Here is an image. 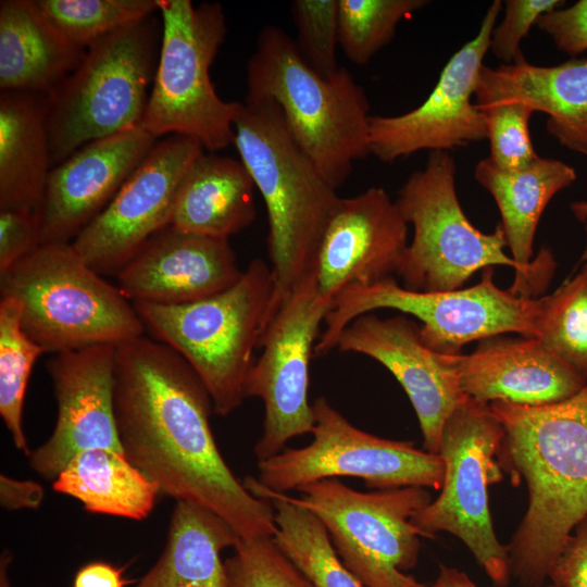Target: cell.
<instances>
[{
    "instance_id": "1",
    "label": "cell",
    "mask_w": 587,
    "mask_h": 587,
    "mask_svg": "<svg viewBox=\"0 0 587 587\" xmlns=\"http://www.w3.org/2000/svg\"><path fill=\"white\" fill-rule=\"evenodd\" d=\"M211 397L170 346L140 336L115 346L114 413L125 457L160 494L200 504L240 539L274 537V510L232 472L216 445Z\"/></svg>"
},
{
    "instance_id": "2",
    "label": "cell",
    "mask_w": 587,
    "mask_h": 587,
    "mask_svg": "<svg viewBox=\"0 0 587 587\" xmlns=\"http://www.w3.org/2000/svg\"><path fill=\"white\" fill-rule=\"evenodd\" d=\"M503 428L501 469L528 491V507L508 546L511 575L542 587L575 527L587 517V384L551 404L492 401Z\"/></svg>"
},
{
    "instance_id": "3",
    "label": "cell",
    "mask_w": 587,
    "mask_h": 587,
    "mask_svg": "<svg viewBox=\"0 0 587 587\" xmlns=\"http://www.w3.org/2000/svg\"><path fill=\"white\" fill-rule=\"evenodd\" d=\"M234 132L233 145L267 212L274 288L265 329L314 271L324 230L340 197L298 145L274 101L240 102Z\"/></svg>"
},
{
    "instance_id": "4",
    "label": "cell",
    "mask_w": 587,
    "mask_h": 587,
    "mask_svg": "<svg viewBox=\"0 0 587 587\" xmlns=\"http://www.w3.org/2000/svg\"><path fill=\"white\" fill-rule=\"evenodd\" d=\"M274 101L294 138L324 178L338 189L353 163L370 154V104L346 67L317 75L280 27L266 25L247 65L246 100Z\"/></svg>"
},
{
    "instance_id": "5",
    "label": "cell",
    "mask_w": 587,
    "mask_h": 587,
    "mask_svg": "<svg viewBox=\"0 0 587 587\" xmlns=\"http://www.w3.org/2000/svg\"><path fill=\"white\" fill-rule=\"evenodd\" d=\"M28 337L47 353L118 345L145 333L134 303L89 267L71 242L41 243L0 274Z\"/></svg>"
},
{
    "instance_id": "6",
    "label": "cell",
    "mask_w": 587,
    "mask_h": 587,
    "mask_svg": "<svg viewBox=\"0 0 587 587\" xmlns=\"http://www.w3.org/2000/svg\"><path fill=\"white\" fill-rule=\"evenodd\" d=\"M271 266L253 259L241 277L212 297L179 305L135 302L153 339L178 352L205 386L213 411L226 416L245 387L273 295Z\"/></svg>"
},
{
    "instance_id": "7",
    "label": "cell",
    "mask_w": 587,
    "mask_h": 587,
    "mask_svg": "<svg viewBox=\"0 0 587 587\" xmlns=\"http://www.w3.org/2000/svg\"><path fill=\"white\" fill-rule=\"evenodd\" d=\"M161 39L162 22L153 14L86 48L76 68L49 97L52 167L90 141L141 124Z\"/></svg>"
},
{
    "instance_id": "8",
    "label": "cell",
    "mask_w": 587,
    "mask_h": 587,
    "mask_svg": "<svg viewBox=\"0 0 587 587\" xmlns=\"http://www.w3.org/2000/svg\"><path fill=\"white\" fill-rule=\"evenodd\" d=\"M162 22L159 60L141 126L153 137L179 135L208 152L234 143L240 102L216 92L210 68L227 33L218 2L158 0Z\"/></svg>"
},
{
    "instance_id": "9",
    "label": "cell",
    "mask_w": 587,
    "mask_h": 587,
    "mask_svg": "<svg viewBox=\"0 0 587 587\" xmlns=\"http://www.w3.org/2000/svg\"><path fill=\"white\" fill-rule=\"evenodd\" d=\"M540 298H525L499 288L494 270H483L478 284L457 290L423 292L399 285L394 277L372 284H352L333 300L314 355L337 347L342 330L357 317L392 309L420 320L423 341L444 354H460L473 340L515 333L536 338Z\"/></svg>"
},
{
    "instance_id": "10",
    "label": "cell",
    "mask_w": 587,
    "mask_h": 587,
    "mask_svg": "<svg viewBox=\"0 0 587 587\" xmlns=\"http://www.w3.org/2000/svg\"><path fill=\"white\" fill-rule=\"evenodd\" d=\"M455 162L449 152H432L424 168L413 172L395 200L413 226L398 276L409 290L435 292L461 289L478 270L495 265L521 267L509 257L498 224L486 234L466 217L455 190Z\"/></svg>"
},
{
    "instance_id": "11",
    "label": "cell",
    "mask_w": 587,
    "mask_h": 587,
    "mask_svg": "<svg viewBox=\"0 0 587 587\" xmlns=\"http://www.w3.org/2000/svg\"><path fill=\"white\" fill-rule=\"evenodd\" d=\"M503 434L489 403L467 397L442 430L441 491L412 517L425 538L447 532L461 539L498 587L507 586L511 567L508 547L492 526L488 487L503 478L498 461Z\"/></svg>"
},
{
    "instance_id": "12",
    "label": "cell",
    "mask_w": 587,
    "mask_h": 587,
    "mask_svg": "<svg viewBox=\"0 0 587 587\" xmlns=\"http://www.w3.org/2000/svg\"><path fill=\"white\" fill-rule=\"evenodd\" d=\"M296 500L325 526L345 566L364 587H423L404 572L419 559L422 532L412 517L432 499L423 487L362 492L338 478L298 489Z\"/></svg>"
},
{
    "instance_id": "13",
    "label": "cell",
    "mask_w": 587,
    "mask_h": 587,
    "mask_svg": "<svg viewBox=\"0 0 587 587\" xmlns=\"http://www.w3.org/2000/svg\"><path fill=\"white\" fill-rule=\"evenodd\" d=\"M313 440L302 448H285L258 462L255 482L285 494L328 478L355 477L369 488L429 487L439 490L445 467L439 454L420 450L411 441L391 440L351 424L329 401L312 404Z\"/></svg>"
},
{
    "instance_id": "14",
    "label": "cell",
    "mask_w": 587,
    "mask_h": 587,
    "mask_svg": "<svg viewBox=\"0 0 587 587\" xmlns=\"http://www.w3.org/2000/svg\"><path fill=\"white\" fill-rule=\"evenodd\" d=\"M333 305L317 288L314 271L279 308L261 335L245 387L246 398L264 405L263 430L253 447L258 460L285 449L291 438L312 433L314 415L308 400L310 361L322 322Z\"/></svg>"
},
{
    "instance_id": "15",
    "label": "cell",
    "mask_w": 587,
    "mask_h": 587,
    "mask_svg": "<svg viewBox=\"0 0 587 587\" xmlns=\"http://www.w3.org/2000/svg\"><path fill=\"white\" fill-rule=\"evenodd\" d=\"M203 151L185 136L157 141L109 204L71 242L85 263L101 276L116 275L151 237L170 226L182 179Z\"/></svg>"
},
{
    "instance_id": "16",
    "label": "cell",
    "mask_w": 587,
    "mask_h": 587,
    "mask_svg": "<svg viewBox=\"0 0 587 587\" xmlns=\"http://www.w3.org/2000/svg\"><path fill=\"white\" fill-rule=\"evenodd\" d=\"M502 3L490 4L477 35L449 59L421 105L395 116L371 115L370 154L391 163L421 150L448 152L487 138L484 116L472 100Z\"/></svg>"
},
{
    "instance_id": "17",
    "label": "cell",
    "mask_w": 587,
    "mask_h": 587,
    "mask_svg": "<svg viewBox=\"0 0 587 587\" xmlns=\"http://www.w3.org/2000/svg\"><path fill=\"white\" fill-rule=\"evenodd\" d=\"M114 345H95L48 361L57 421L50 437L27 455L29 467L42 478L53 482L84 450L123 452L114 413Z\"/></svg>"
},
{
    "instance_id": "18",
    "label": "cell",
    "mask_w": 587,
    "mask_h": 587,
    "mask_svg": "<svg viewBox=\"0 0 587 587\" xmlns=\"http://www.w3.org/2000/svg\"><path fill=\"white\" fill-rule=\"evenodd\" d=\"M336 348L367 355L396 377L415 411L425 450L438 454L446 422L467 398L460 387L454 354L428 347L420 326L408 317L380 319L372 313L352 321Z\"/></svg>"
},
{
    "instance_id": "19",
    "label": "cell",
    "mask_w": 587,
    "mask_h": 587,
    "mask_svg": "<svg viewBox=\"0 0 587 587\" xmlns=\"http://www.w3.org/2000/svg\"><path fill=\"white\" fill-rule=\"evenodd\" d=\"M408 245V223L383 187L340 197L316 255L314 273L320 294L333 301L352 284L394 277Z\"/></svg>"
},
{
    "instance_id": "20",
    "label": "cell",
    "mask_w": 587,
    "mask_h": 587,
    "mask_svg": "<svg viewBox=\"0 0 587 587\" xmlns=\"http://www.w3.org/2000/svg\"><path fill=\"white\" fill-rule=\"evenodd\" d=\"M141 125L86 143L51 168L41 243L72 242L109 204L157 143Z\"/></svg>"
},
{
    "instance_id": "21",
    "label": "cell",
    "mask_w": 587,
    "mask_h": 587,
    "mask_svg": "<svg viewBox=\"0 0 587 587\" xmlns=\"http://www.w3.org/2000/svg\"><path fill=\"white\" fill-rule=\"evenodd\" d=\"M228 239L167 226L115 275L133 303L179 305L217 295L242 275Z\"/></svg>"
},
{
    "instance_id": "22",
    "label": "cell",
    "mask_w": 587,
    "mask_h": 587,
    "mask_svg": "<svg viewBox=\"0 0 587 587\" xmlns=\"http://www.w3.org/2000/svg\"><path fill=\"white\" fill-rule=\"evenodd\" d=\"M453 363L462 392L484 403L551 404L574 396L587 384L537 338H486L473 352L454 354Z\"/></svg>"
},
{
    "instance_id": "23",
    "label": "cell",
    "mask_w": 587,
    "mask_h": 587,
    "mask_svg": "<svg viewBox=\"0 0 587 587\" xmlns=\"http://www.w3.org/2000/svg\"><path fill=\"white\" fill-rule=\"evenodd\" d=\"M474 175L495 199L508 248L521 267L520 278L509 290L519 297L534 298L548 286L557 265L548 248L532 261L536 228L550 200L576 180V172L549 158L538 157L513 170L502 168L486 158L476 164Z\"/></svg>"
},
{
    "instance_id": "24",
    "label": "cell",
    "mask_w": 587,
    "mask_h": 587,
    "mask_svg": "<svg viewBox=\"0 0 587 587\" xmlns=\"http://www.w3.org/2000/svg\"><path fill=\"white\" fill-rule=\"evenodd\" d=\"M475 98L476 104L520 101L544 112L549 135L587 155V58L551 66L527 61L497 68L484 65Z\"/></svg>"
},
{
    "instance_id": "25",
    "label": "cell",
    "mask_w": 587,
    "mask_h": 587,
    "mask_svg": "<svg viewBox=\"0 0 587 587\" xmlns=\"http://www.w3.org/2000/svg\"><path fill=\"white\" fill-rule=\"evenodd\" d=\"M49 97L0 92V210L39 216L52 168Z\"/></svg>"
},
{
    "instance_id": "26",
    "label": "cell",
    "mask_w": 587,
    "mask_h": 587,
    "mask_svg": "<svg viewBox=\"0 0 587 587\" xmlns=\"http://www.w3.org/2000/svg\"><path fill=\"white\" fill-rule=\"evenodd\" d=\"M86 49L65 40L33 0L0 2V90L52 96Z\"/></svg>"
},
{
    "instance_id": "27",
    "label": "cell",
    "mask_w": 587,
    "mask_h": 587,
    "mask_svg": "<svg viewBox=\"0 0 587 587\" xmlns=\"http://www.w3.org/2000/svg\"><path fill=\"white\" fill-rule=\"evenodd\" d=\"M254 188L240 160L203 151L182 179L170 226L229 239L255 218Z\"/></svg>"
},
{
    "instance_id": "28",
    "label": "cell",
    "mask_w": 587,
    "mask_h": 587,
    "mask_svg": "<svg viewBox=\"0 0 587 587\" xmlns=\"http://www.w3.org/2000/svg\"><path fill=\"white\" fill-rule=\"evenodd\" d=\"M238 540L232 526L211 510L176 501L161 555L129 587H226L221 553Z\"/></svg>"
},
{
    "instance_id": "29",
    "label": "cell",
    "mask_w": 587,
    "mask_h": 587,
    "mask_svg": "<svg viewBox=\"0 0 587 587\" xmlns=\"http://www.w3.org/2000/svg\"><path fill=\"white\" fill-rule=\"evenodd\" d=\"M52 489L78 500L89 513L135 521L150 515L160 494L123 452L102 448L76 453L54 478Z\"/></svg>"
},
{
    "instance_id": "30",
    "label": "cell",
    "mask_w": 587,
    "mask_h": 587,
    "mask_svg": "<svg viewBox=\"0 0 587 587\" xmlns=\"http://www.w3.org/2000/svg\"><path fill=\"white\" fill-rule=\"evenodd\" d=\"M246 488L268 500L274 510V540L283 553L314 587H364L345 566L323 523L296 498L267 490L254 477Z\"/></svg>"
},
{
    "instance_id": "31",
    "label": "cell",
    "mask_w": 587,
    "mask_h": 587,
    "mask_svg": "<svg viewBox=\"0 0 587 587\" xmlns=\"http://www.w3.org/2000/svg\"><path fill=\"white\" fill-rule=\"evenodd\" d=\"M46 353L24 332L21 305L12 297L0 299V415L14 447L30 452L23 427L26 388L36 360Z\"/></svg>"
},
{
    "instance_id": "32",
    "label": "cell",
    "mask_w": 587,
    "mask_h": 587,
    "mask_svg": "<svg viewBox=\"0 0 587 587\" xmlns=\"http://www.w3.org/2000/svg\"><path fill=\"white\" fill-rule=\"evenodd\" d=\"M554 292L540 298L536 338L587 379V262Z\"/></svg>"
},
{
    "instance_id": "33",
    "label": "cell",
    "mask_w": 587,
    "mask_h": 587,
    "mask_svg": "<svg viewBox=\"0 0 587 587\" xmlns=\"http://www.w3.org/2000/svg\"><path fill=\"white\" fill-rule=\"evenodd\" d=\"M70 43L86 49L99 38L159 12L158 0H33Z\"/></svg>"
},
{
    "instance_id": "34",
    "label": "cell",
    "mask_w": 587,
    "mask_h": 587,
    "mask_svg": "<svg viewBox=\"0 0 587 587\" xmlns=\"http://www.w3.org/2000/svg\"><path fill=\"white\" fill-rule=\"evenodd\" d=\"M426 0H338L339 46L349 61L365 65L395 36L398 24Z\"/></svg>"
},
{
    "instance_id": "35",
    "label": "cell",
    "mask_w": 587,
    "mask_h": 587,
    "mask_svg": "<svg viewBox=\"0 0 587 587\" xmlns=\"http://www.w3.org/2000/svg\"><path fill=\"white\" fill-rule=\"evenodd\" d=\"M224 561L226 587H314L273 537L240 539Z\"/></svg>"
},
{
    "instance_id": "36",
    "label": "cell",
    "mask_w": 587,
    "mask_h": 587,
    "mask_svg": "<svg viewBox=\"0 0 587 587\" xmlns=\"http://www.w3.org/2000/svg\"><path fill=\"white\" fill-rule=\"evenodd\" d=\"M291 14L299 54L317 75L332 77L339 68L338 0H295Z\"/></svg>"
},
{
    "instance_id": "37",
    "label": "cell",
    "mask_w": 587,
    "mask_h": 587,
    "mask_svg": "<svg viewBox=\"0 0 587 587\" xmlns=\"http://www.w3.org/2000/svg\"><path fill=\"white\" fill-rule=\"evenodd\" d=\"M490 146L488 157L502 168L524 167L534 162L536 153L529 132L533 109L520 101H499L477 104Z\"/></svg>"
},
{
    "instance_id": "38",
    "label": "cell",
    "mask_w": 587,
    "mask_h": 587,
    "mask_svg": "<svg viewBox=\"0 0 587 587\" xmlns=\"http://www.w3.org/2000/svg\"><path fill=\"white\" fill-rule=\"evenodd\" d=\"M504 17L492 29L489 49L504 64L525 62L521 42L538 18L564 2L559 0H507Z\"/></svg>"
},
{
    "instance_id": "39",
    "label": "cell",
    "mask_w": 587,
    "mask_h": 587,
    "mask_svg": "<svg viewBox=\"0 0 587 587\" xmlns=\"http://www.w3.org/2000/svg\"><path fill=\"white\" fill-rule=\"evenodd\" d=\"M41 245L37 215L0 210V274Z\"/></svg>"
},
{
    "instance_id": "40",
    "label": "cell",
    "mask_w": 587,
    "mask_h": 587,
    "mask_svg": "<svg viewBox=\"0 0 587 587\" xmlns=\"http://www.w3.org/2000/svg\"><path fill=\"white\" fill-rule=\"evenodd\" d=\"M536 26L548 34L557 48L571 55L587 50V0L541 15Z\"/></svg>"
},
{
    "instance_id": "41",
    "label": "cell",
    "mask_w": 587,
    "mask_h": 587,
    "mask_svg": "<svg viewBox=\"0 0 587 587\" xmlns=\"http://www.w3.org/2000/svg\"><path fill=\"white\" fill-rule=\"evenodd\" d=\"M549 579L558 587H587V517L571 534Z\"/></svg>"
},
{
    "instance_id": "42",
    "label": "cell",
    "mask_w": 587,
    "mask_h": 587,
    "mask_svg": "<svg viewBox=\"0 0 587 587\" xmlns=\"http://www.w3.org/2000/svg\"><path fill=\"white\" fill-rule=\"evenodd\" d=\"M43 497L45 490L37 482L0 475V504L5 510L37 509Z\"/></svg>"
},
{
    "instance_id": "43",
    "label": "cell",
    "mask_w": 587,
    "mask_h": 587,
    "mask_svg": "<svg viewBox=\"0 0 587 587\" xmlns=\"http://www.w3.org/2000/svg\"><path fill=\"white\" fill-rule=\"evenodd\" d=\"M126 566L92 561L75 573L71 587H129L133 580L124 576Z\"/></svg>"
},
{
    "instance_id": "44",
    "label": "cell",
    "mask_w": 587,
    "mask_h": 587,
    "mask_svg": "<svg viewBox=\"0 0 587 587\" xmlns=\"http://www.w3.org/2000/svg\"><path fill=\"white\" fill-rule=\"evenodd\" d=\"M423 587H478L463 571L450 567L445 564L439 565V573L430 585ZM542 587H558L553 584Z\"/></svg>"
},
{
    "instance_id": "45",
    "label": "cell",
    "mask_w": 587,
    "mask_h": 587,
    "mask_svg": "<svg viewBox=\"0 0 587 587\" xmlns=\"http://www.w3.org/2000/svg\"><path fill=\"white\" fill-rule=\"evenodd\" d=\"M12 561V554L4 550L0 557V587H11L9 576H8V569Z\"/></svg>"
},
{
    "instance_id": "46",
    "label": "cell",
    "mask_w": 587,
    "mask_h": 587,
    "mask_svg": "<svg viewBox=\"0 0 587 587\" xmlns=\"http://www.w3.org/2000/svg\"><path fill=\"white\" fill-rule=\"evenodd\" d=\"M571 210L573 215L580 222H587V200H580L571 203Z\"/></svg>"
},
{
    "instance_id": "47",
    "label": "cell",
    "mask_w": 587,
    "mask_h": 587,
    "mask_svg": "<svg viewBox=\"0 0 587 587\" xmlns=\"http://www.w3.org/2000/svg\"><path fill=\"white\" fill-rule=\"evenodd\" d=\"M580 262H587V227H586V242H585V248L580 258Z\"/></svg>"
}]
</instances>
